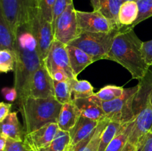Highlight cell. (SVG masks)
<instances>
[{"instance_id":"obj_22","label":"cell","mask_w":152,"mask_h":151,"mask_svg":"<svg viewBox=\"0 0 152 151\" xmlns=\"http://www.w3.org/2000/svg\"><path fill=\"white\" fill-rule=\"evenodd\" d=\"M72 93V99L89 98L94 95V87L87 80H79L77 78L69 80Z\"/></svg>"},{"instance_id":"obj_15","label":"cell","mask_w":152,"mask_h":151,"mask_svg":"<svg viewBox=\"0 0 152 151\" xmlns=\"http://www.w3.org/2000/svg\"><path fill=\"white\" fill-rule=\"evenodd\" d=\"M99 122L100 121L90 119L80 115L77 124L69 131L71 136V144L69 147L74 146L91 134L96 130Z\"/></svg>"},{"instance_id":"obj_8","label":"cell","mask_w":152,"mask_h":151,"mask_svg":"<svg viewBox=\"0 0 152 151\" xmlns=\"http://www.w3.org/2000/svg\"><path fill=\"white\" fill-rule=\"evenodd\" d=\"M66 44L57 40H53L48 53L43 62L51 76L57 72H64L69 78H77L74 76L70 66L69 56Z\"/></svg>"},{"instance_id":"obj_27","label":"cell","mask_w":152,"mask_h":151,"mask_svg":"<svg viewBox=\"0 0 152 151\" xmlns=\"http://www.w3.org/2000/svg\"><path fill=\"white\" fill-rule=\"evenodd\" d=\"M53 90L55 99L62 105L73 101L69 81H58L53 80Z\"/></svg>"},{"instance_id":"obj_35","label":"cell","mask_w":152,"mask_h":151,"mask_svg":"<svg viewBox=\"0 0 152 151\" xmlns=\"http://www.w3.org/2000/svg\"><path fill=\"white\" fill-rule=\"evenodd\" d=\"M5 151H32L26 146L24 142L13 140V139H7V143L5 146Z\"/></svg>"},{"instance_id":"obj_13","label":"cell","mask_w":152,"mask_h":151,"mask_svg":"<svg viewBox=\"0 0 152 151\" xmlns=\"http://www.w3.org/2000/svg\"><path fill=\"white\" fill-rule=\"evenodd\" d=\"M152 102V66L142 78L139 79L137 90L132 101V111L135 117Z\"/></svg>"},{"instance_id":"obj_41","label":"cell","mask_w":152,"mask_h":151,"mask_svg":"<svg viewBox=\"0 0 152 151\" xmlns=\"http://www.w3.org/2000/svg\"><path fill=\"white\" fill-rule=\"evenodd\" d=\"M122 151H135V145L132 144L128 142Z\"/></svg>"},{"instance_id":"obj_12","label":"cell","mask_w":152,"mask_h":151,"mask_svg":"<svg viewBox=\"0 0 152 151\" xmlns=\"http://www.w3.org/2000/svg\"><path fill=\"white\" fill-rule=\"evenodd\" d=\"M59 126L56 122H52L41 128L25 134L24 143L32 151H38L47 146L56 136Z\"/></svg>"},{"instance_id":"obj_3","label":"cell","mask_w":152,"mask_h":151,"mask_svg":"<svg viewBox=\"0 0 152 151\" xmlns=\"http://www.w3.org/2000/svg\"><path fill=\"white\" fill-rule=\"evenodd\" d=\"M62 105L55 97L27 98L19 106L25 134L35 131L50 123L56 122Z\"/></svg>"},{"instance_id":"obj_17","label":"cell","mask_w":152,"mask_h":151,"mask_svg":"<svg viewBox=\"0 0 152 151\" xmlns=\"http://www.w3.org/2000/svg\"><path fill=\"white\" fill-rule=\"evenodd\" d=\"M80 115L81 113L73 101L63 104L56 121L59 128L69 132L77 124Z\"/></svg>"},{"instance_id":"obj_2","label":"cell","mask_w":152,"mask_h":151,"mask_svg":"<svg viewBox=\"0 0 152 151\" xmlns=\"http://www.w3.org/2000/svg\"><path fill=\"white\" fill-rule=\"evenodd\" d=\"M142 44L133 29L120 28L106 59L121 65L134 79H140L150 68L144 58Z\"/></svg>"},{"instance_id":"obj_4","label":"cell","mask_w":152,"mask_h":151,"mask_svg":"<svg viewBox=\"0 0 152 151\" xmlns=\"http://www.w3.org/2000/svg\"><path fill=\"white\" fill-rule=\"evenodd\" d=\"M119 32L120 29L114 30L109 33L82 32L68 44L83 50L93 59L94 62L106 59L114 38Z\"/></svg>"},{"instance_id":"obj_37","label":"cell","mask_w":152,"mask_h":151,"mask_svg":"<svg viewBox=\"0 0 152 151\" xmlns=\"http://www.w3.org/2000/svg\"><path fill=\"white\" fill-rule=\"evenodd\" d=\"M1 93L6 100L9 102H14L17 100L18 93L16 88L13 87H4L1 90Z\"/></svg>"},{"instance_id":"obj_38","label":"cell","mask_w":152,"mask_h":151,"mask_svg":"<svg viewBox=\"0 0 152 151\" xmlns=\"http://www.w3.org/2000/svg\"><path fill=\"white\" fill-rule=\"evenodd\" d=\"M11 107V104L1 102V104H0V121H2L7 115H8L10 113V111Z\"/></svg>"},{"instance_id":"obj_23","label":"cell","mask_w":152,"mask_h":151,"mask_svg":"<svg viewBox=\"0 0 152 151\" xmlns=\"http://www.w3.org/2000/svg\"><path fill=\"white\" fill-rule=\"evenodd\" d=\"M100 10L99 11L113 22L116 26L120 28L118 23V13L123 0H99Z\"/></svg>"},{"instance_id":"obj_18","label":"cell","mask_w":152,"mask_h":151,"mask_svg":"<svg viewBox=\"0 0 152 151\" xmlns=\"http://www.w3.org/2000/svg\"><path fill=\"white\" fill-rule=\"evenodd\" d=\"M73 102L83 116L97 121H101L105 118V114L103 110L92 96L83 99H74Z\"/></svg>"},{"instance_id":"obj_5","label":"cell","mask_w":152,"mask_h":151,"mask_svg":"<svg viewBox=\"0 0 152 151\" xmlns=\"http://www.w3.org/2000/svg\"><path fill=\"white\" fill-rule=\"evenodd\" d=\"M27 13L31 29L37 41L40 56L44 61L54 40L53 25L42 16L35 0L29 1Z\"/></svg>"},{"instance_id":"obj_36","label":"cell","mask_w":152,"mask_h":151,"mask_svg":"<svg viewBox=\"0 0 152 151\" xmlns=\"http://www.w3.org/2000/svg\"><path fill=\"white\" fill-rule=\"evenodd\" d=\"M142 53L144 58L148 66H152V40L143 41Z\"/></svg>"},{"instance_id":"obj_28","label":"cell","mask_w":152,"mask_h":151,"mask_svg":"<svg viewBox=\"0 0 152 151\" xmlns=\"http://www.w3.org/2000/svg\"><path fill=\"white\" fill-rule=\"evenodd\" d=\"M123 87L115 85H107L101 88L94 96L102 102H110L120 97L124 92Z\"/></svg>"},{"instance_id":"obj_34","label":"cell","mask_w":152,"mask_h":151,"mask_svg":"<svg viewBox=\"0 0 152 151\" xmlns=\"http://www.w3.org/2000/svg\"><path fill=\"white\" fill-rule=\"evenodd\" d=\"M73 4V0H56L53 13V25L59 16L69 4Z\"/></svg>"},{"instance_id":"obj_7","label":"cell","mask_w":152,"mask_h":151,"mask_svg":"<svg viewBox=\"0 0 152 151\" xmlns=\"http://www.w3.org/2000/svg\"><path fill=\"white\" fill-rule=\"evenodd\" d=\"M54 39L68 44L80 34L74 4L68 6L53 24Z\"/></svg>"},{"instance_id":"obj_21","label":"cell","mask_w":152,"mask_h":151,"mask_svg":"<svg viewBox=\"0 0 152 151\" xmlns=\"http://www.w3.org/2000/svg\"><path fill=\"white\" fill-rule=\"evenodd\" d=\"M16 36L13 33L7 21L0 14V50L16 52Z\"/></svg>"},{"instance_id":"obj_44","label":"cell","mask_w":152,"mask_h":151,"mask_svg":"<svg viewBox=\"0 0 152 151\" xmlns=\"http://www.w3.org/2000/svg\"><path fill=\"white\" fill-rule=\"evenodd\" d=\"M151 131L152 132V127H151Z\"/></svg>"},{"instance_id":"obj_19","label":"cell","mask_w":152,"mask_h":151,"mask_svg":"<svg viewBox=\"0 0 152 151\" xmlns=\"http://www.w3.org/2000/svg\"><path fill=\"white\" fill-rule=\"evenodd\" d=\"M66 47L69 56L70 66L76 77L88 66L94 62L88 54L79 47L70 44H67Z\"/></svg>"},{"instance_id":"obj_32","label":"cell","mask_w":152,"mask_h":151,"mask_svg":"<svg viewBox=\"0 0 152 151\" xmlns=\"http://www.w3.org/2000/svg\"><path fill=\"white\" fill-rule=\"evenodd\" d=\"M55 2L56 0H38L37 2V6L42 16L51 23H53V13Z\"/></svg>"},{"instance_id":"obj_43","label":"cell","mask_w":152,"mask_h":151,"mask_svg":"<svg viewBox=\"0 0 152 151\" xmlns=\"http://www.w3.org/2000/svg\"><path fill=\"white\" fill-rule=\"evenodd\" d=\"M35 1H36V2H37V1H38V0H35Z\"/></svg>"},{"instance_id":"obj_20","label":"cell","mask_w":152,"mask_h":151,"mask_svg":"<svg viewBox=\"0 0 152 151\" xmlns=\"http://www.w3.org/2000/svg\"><path fill=\"white\" fill-rule=\"evenodd\" d=\"M139 15L137 1H125L118 13V23L120 28H130L136 22Z\"/></svg>"},{"instance_id":"obj_1","label":"cell","mask_w":152,"mask_h":151,"mask_svg":"<svg viewBox=\"0 0 152 151\" xmlns=\"http://www.w3.org/2000/svg\"><path fill=\"white\" fill-rule=\"evenodd\" d=\"M15 54L14 87L18 93L17 104L19 106L29 97L33 76L44 64L40 56L37 41L31 29L27 9L16 33Z\"/></svg>"},{"instance_id":"obj_16","label":"cell","mask_w":152,"mask_h":151,"mask_svg":"<svg viewBox=\"0 0 152 151\" xmlns=\"http://www.w3.org/2000/svg\"><path fill=\"white\" fill-rule=\"evenodd\" d=\"M1 134L8 139L23 142L25 136L24 127L21 125L17 117V112H12L1 121Z\"/></svg>"},{"instance_id":"obj_11","label":"cell","mask_w":152,"mask_h":151,"mask_svg":"<svg viewBox=\"0 0 152 151\" xmlns=\"http://www.w3.org/2000/svg\"><path fill=\"white\" fill-rule=\"evenodd\" d=\"M29 0H0V14L2 15L16 36L22 24Z\"/></svg>"},{"instance_id":"obj_9","label":"cell","mask_w":152,"mask_h":151,"mask_svg":"<svg viewBox=\"0 0 152 151\" xmlns=\"http://www.w3.org/2000/svg\"><path fill=\"white\" fill-rule=\"evenodd\" d=\"M76 14L80 33H109L120 29L100 11L86 12L76 10Z\"/></svg>"},{"instance_id":"obj_10","label":"cell","mask_w":152,"mask_h":151,"mask_svg":"<svg viewBox=\"0 0 152 151\" xmlns=\"http://www.w3.org/2000/svg\"><path fill=\"white\" fill-rule=\"evenodd\" d=\"M29 97L35 99L54 97L53 80L44 64L38 68L33 76Z\"/></svg>"},{"instance_id":"obj_25","label":"cell","mask_w":152,"mask_h":151,"mask_svg":"<svg viewBox=\"0 0 152 151\" xmlns=\"http://www.w3.org/2000/svg\"><path fill=\"white\" fill-rule=\"evenodd\" d=\"M123 124L117 121H108L101 135L100 143L98 151H105L110 142L120 131Z\"/></svg>"},{"instance_id":"obj_42","label":"cell","mask_w":152,"mask_h":151,"mask_svg":"<svg viewBox=\"0 0 152 151\" xmlns=\"http://www.w3.org/2000/svg\"><path fill=\"white\" fill-rule=\"evenodd\" d=\"M123 1H137V0H123Z\"/></svg>"},{"instance_id":"obj_6","label":"cell","mask_w":152,"mask_h":151,"mask_svg":"<svg viewBox=\"0 0 152 151\" xmlns=\"http://www.w3.org/2000/svg\"><path fill=\"white\" fill-rule=\"evenodd\" d=\"M137 90V85L124 89L123 94L120 97L110 102H102L94 96H92V98L102 108L106 119L123 124L132 122L134 119L132 111V101Z\"/></svg>"},{"instance_id":"obj_24","label":"cell","mask_w":152,"mask_h":151,"mask_svg":"<svg viewBox=\"0 0 152 151\" xmlns=\"http://www.w3.org/2000/svg\"><path fill=\"white\" fill-rule=\"evenodd\" d=\"M71 144L69 132L59 129L54 139L45 147L38 151H68Z\"/></svg>"},{"instance_id":"obj_29","label":"cell","mask_w":152,"mask_h":151,"mask_svg":"<svg viewBox=\"0 0 152 151\" xmlns=\"http://www.w3.org/2000/svg\"><path fill=\"white\" fill-rule=\"evenodd\" d=\"M16 54L9 50H0V71L1 73L15 70Z\"/></svg>"},{"instance_id":"obj_30","label":"cell","mask_w":152,"mask_h":151,"mask_svg":"<svg viewBox=\"0 0 152 151\" xmlns=\"http://www.w3.org/2000/svg\"><path fill=\"white\" fill-rule=\"evenodd\" d=\"M137 2L139 7L138 17L133 25L126 29H133L137 25L152 16V0H137Z\"/></svg>"},{"instance_id":"obj_39","label":"cell","mask_w":152,"mask_h":151,"mask_svg":"<svg viewBox=\"0 0 152 151\" xmlns=\"http://www.w3.org/2000/svg\"><path fill=\"white\" fill-rule=\"evenodd\" d=\"M7 138L3 135H0V151H5V146Z\"/></svg>"},{"instance_id":"obj_31","label":"cell","mask_w":152,"mask_h":151,"mask_svg":"<svg viewBox=\"0 0 152 151\" xmlns=\"http://www.w3.org/2000/svg\"><path fill=\"white\" fill-rule=\"evenodd\" d=\"M108 120L105 118V119L102 120L99 122V125L96 127V130L94 132L93 137L91 139L89 143L88 144L87 146L84 148L82 151H98L99 147V143H100V139L101 135H102V131H103L104 128L107 124L108 123Z\"/></svg>"},{"instance_id":"obj_26","label":"cell","mask_w":152,"mask_h":151,"mask_svg":"<svg viewBox=\"0 0 152 151\" xmlns=\"http://www.w3.org/2000/svg\"><path fill=\"white\" fill-rule=\"evenodd\" d=\"M131 122L124 124L118 134L107 146L105 151H122L129 142Z\"/></svg>"},{"instance_id":"obj_33","label":"cell","mask_w":152,"mask_h":151,"mask_svg":"<svg viewBox=\"0 0 152 151\" xmlns=\"http://www.w3.org/2000/svg\"><path fill=\"white\" fill-rule=\"evenodd\" d=\"M135 151H152V132L141 137L135 145Z\"/></svg>"},{"instance_id":"obj_40","label":"cell","mask_w":152,"mask_h":151,"mask_svg":"<svg viewBox=\"0 0 152 151\" xmlns=\"http://www.w3.org/2000/svg\"><path fill=\"white\" fill-rule=\"evenodd\" d=\"M90 1L92 7H93L94 10L99 11V10H100V1H99V0H90Z\"/></svg>"},{"instance_id":"obj_14","label":"cell","mask_w":152,"mask_h":151,"mask_svg":"<svg viewBox=\"0 0 152 151\" xmlns=\"http://www.w3.org/2000/svg\"><path fill=\"white\" fill-rule=\"evenodd\" d=\"M152 127V102L137 114L130 124L129 142L136 145L141 137L151 131Z\"/></svg>"}]
</instances>
